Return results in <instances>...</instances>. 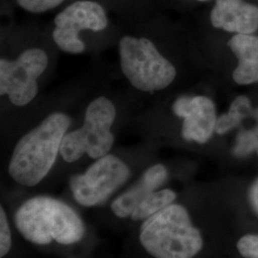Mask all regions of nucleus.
<instances>
[{
	"instance_id": "f257e3e1",
	"label": "nucleus",
	"mask_w": 258,
	"mask_h": 258,
	"mask_svg": "<svg viewBox=\"0 0 258 258\" xmlns=\"http://www.w3.org/2000/svg\"><path fill=\"white\" fill-rule=\"evenodd\" d=\"M70 124L68 115L55 112L20 138L10 159L13 180L27 187L39 184L55 165Z\"/></svg>"
},
{
	"instance_id": "f03ea898",
	"label": "nucleus",
	"mask_w": 258,
	"mask_h": 258,
	"mask_svg": "<svg viewBox=\"0 0 258 258\" xmlns=\"http://www.w3.org/2000/svg\"><path fill=\"white\" fill-rule=\"evenodd\" d=\"M18 231L36 245H72L83 239L85 228L74 210L49 196H36L22 204L15 215Z\"/></svg>"
},
{
	"instance_id": "7ed1b4c3",
	"label": "nucleus",
	"mask_w": 258,
	"mask_h": 258,
	"mask_svg": "<svg viewBox=\"0 0 258 258\" xmlns=\"http://www.w3.org/2000/svg\"><path fill=\"white\" fill-rule=\"evenodd\" d=\"M139 239L154 258H194L204 246L202 234L186 209L174 203L144 220Z\"/></svg>"
},
{
	"instance_id": "20e7f679",
	"label": "nucleus",
	"mask_w": 258,
	"mask_h": 258,
	"mask_svg": "<svg viewBox=\"0 0 258 258\" xmlns=\"http://www.w3.org/2000/svg\"><path fill=\"white\" fill-rule=\"evenodd\" d=\"M120 69L130 84L142 92L166 89L175 80V67L146 37L124 36L119 41Z\"/></svg>"
},
{
	"instance_id": "39448f33",
	"label": "nucleus",
	"mask_w": 258,
	"mask_h": 258,
	"mask_svg": "<svg viewBox=\"0 0 258 258\" xmlns=\"http://www.w3.org/2000/svg\"><path fill=\"white\" fill-rule=\"evenodd\" d=\"M117 111L106 97H98L85 110L83 124L67 132L60 147V156L67 163H75L86 154L100 159L109 154L115 138L111 131Z\"/></svg>"
},
{
	"instance_id": "423d86ee",
	"label": "nucleus",
	"mask_w": 258,
	"mask_h": 258,
	"mask_svg": "<svg viewBox=\"0 0 258 258\" xmlns=\"http://www.w3.org/2000/svg\"><path fill=\"white\" fill-rule=\"evenodd\" d=\"M49 63L44 50L31 48L13 60L0 59V95H7L16 106H25L38 92L37 80Z\"/></svg>"
},
{
	"instance_id": "0eeeda50",
	"label": "nucleus",
	"mask_w": 258,
	"mask_h": 258,
	"mask_svg": "<svg viewBox=\"0 0 258 258\" xmlns=\"http://www.w3.org/2000/svg\"><path fill=\"white\" fill-rule=\"evenodd\" d=\"M130 169L120 158L102 157L82 174L70 178L69 185L77 203L90 208L106 200L128 180Z\"/></svg>"
},
{
	"instance_id": "6e6552de",
	"label": "nucleus",
	"mask_w": 258,
	"mask_h": 258,
	"mask_svg": "<svg viewBox=\"0 0 258 258\" xmlns=\"http://www.w3.org/2000/svg\"><path fill=\"white\" fill-rule=\"evenodd\" d=\"M53 39L56 46L69 54H82L85 44L80 38L84 30L100 32L107 27L108 19L102 6L94 1H76L55 16Z\"/></svg>"
},
{
	"instance_id": "1a4fd4ad",
	"label": "nucleus",
	"mask_w": 258,
	"mask_h": 258,
	"mask_svg": "<svg viewBox=\"0 0 258 258\" xmlns=\"http://www.w3.org/2000/svg\"><path fill=\"white\" fill-rule=\"evenodd\" d=\"M177 117L184 119L182 136L187 142L206 144L215 132L217 115L215 104L206 96H182L172 104Z\"/></svg>"
},
{
	"instance_id": "9d476101",
	"label": "nucleus",
	"mask_w": 258,
	"mask_h": 258,
	"mask_svg": "<svg viewBox=\"0 0 258 258\" xmlns=\"http://www.w3.org/2000/svg\"><path fill=\"white\" fill-rule=\"evenodd\" d=\"M211 22L230 33L251 35L258 30V6L244 0H216Z\"/></svg>"
},
{
	"instance_id": "9b49d317",
	"label": "nucleus",
	"mask_w": 258,
	"mask_h": 258,
	"mask_svg": "<svg viewBox=\"0 0 258 258\" xmlns=\"http://www.w3.org/2000/svg\"><path fill=\"white\" fill-rule=\"evenodd\" d=\"M166 178V166L161 164L150 166L136 184L113 201L112 212L120 218L130 217L140 203L164 184Z\"/></svg>"
},
{
	"instance_id": "f8f14e48",
	"label": "nucleus",
	"mask_w": 258,
	"mask_h": 258,
	"mask_svg": "<svg viewBox=\"0 0 258 258\" xmlns=\"http://www.w3.org/2000/svg\"><path fill=\"white\" fill-rule=\"evenodd\" d=\"M238 65L232 73L233 81L240 85L258 82V36L236 34L228 42Z\"/></svg>"
},
{
	"instance_id": "ddd939ff",
	"label": "nucleus",
	"mask_w": 258,
	"mask_h": 258,
	"mask_svg": "<svg viewBox=\"0 0 258 258\" xmlns=\"http://www.w3.org/2000/svg\"><path fill=\"white\" fill-rule=\"evenodd\" d=\"M252 111L249 98L244 95L238 96L231 102L229 111L217 118L215 133L218 135L228 133L231 129L238 126L249 114H252Z\"/></svg>"
},
{
	"instance_id": "4468645a",
	"label": "nucleus",
	"mask_w": 258,
	"mask_h": 258,
	"mask_svg": "<svg viewBox=\"0 0 258 258\" xmlns=\"http://www.w3.org/2000/svg\"><path fill=\"white\" fill-rule=\"evenodd\" d=\"M175 199L176 194L171 189L155 190L140 203L130 218L134 221H144L165 209L168 205L173 203Z\"/></svg>"
},
{
	"instance_id": "2eb2a0df",
	"label": "nucleus",
	"mask_w": 258,
	"mask_h": 258,
	"mask_svg": "<svg viewBox=\"0 0 258 258\" xmlns=\"http://www.w3.org/2000/svg\"><path fill=\"white\" fill-rule=\"evenodd\" d=\"M252 116L257 120V124L253 128L242 130L236 136L235 144L232 148V154L242 158L249 155L258 149V108L252 111Z\"/></svg>"
},
{
	"instance_id": "dca6fc26",
	"label": "nucleus",
	"mask_w": 258,
	"mask_h": 258,
	"mask_svg": "<svg viewBox=\"0 0 258 258\" xmlns=\"http://www.w3.org/2000/svg\"><path fill=\"white\" fill-rule=\"evenodd\" d=\"M64 0H17V3L27 12L41 14L49 10L55 9Z\"/></svg>"
},
{
	"instance_id": "f3484780",
	"label": "nucleus",
	"mask_w": 258,
	"mask_h": 258,
	"mask_svg": "<svg viewBox=\"0 0 258 258\" xmlns=\"http://www.w3.org/2000/svg\"><path fill=\"white\" fill-rule=\"evenodd\" d=\"M12 247V233L7 214L3 207L0 208V257L9 253Z\"/></svg>"
},
{
	"instance_id": "a211bd4d",
	"label": "nucleus",
	"mask_w": 258,
	"mask_h": 258,
	"mask_svg": "<svg viewBox=\"0 0 258 258\" xmlns=\"http://www.w3.org/2000/svg\"><path fill=\"white\" fill-rule=\"evenodd\" d=\"M237 249L245 258H258V235L247 234L237 242Z\"/></svg>"
},
{
	"instance_id": "6ab92c4d",
	"label": "nucleus",
	"mask_w": 258,
	"mask_h": 258,
	"mask_svg": "<svg viewBox=\"0 0 258 258\" xmlns=\"http://www.w3.org/2000/svg\"><path fill=\"white\" fill-rule=\"evenodd\" d=\"M249 200L251 208L258 215V178L249 187Z\"/></svg>"
},
{
	"instance_id": "aec40b11",
	"label": "nucleus",
	"mask_w": 258,
	"mask_h": 258,
	"mask_svg": "<svg viewBox=\"0 0 258 258\" xmlns=\"http://www.w3.org/2000/svg\"><path fill=\"white\" fill-rule=\"evenodd\" d=\"M195 1H199V2H204V1H209V0H195Z\"/></svg>"
},
{
	"instance_id": "412c9836",
	"label": "nucleus",
	"mask_w": 258,
	"mask_h": 258,
	"mask_svg": "<svg viewBox=\"0 0 258 258\" xmlns=\"http://www.w3.org/2000/svg\"><path fill=\"white\" fill-rule=\"evenodd\" d=\"M257 153H258V149H257Z\"/></svg>"
}]
</instances>
